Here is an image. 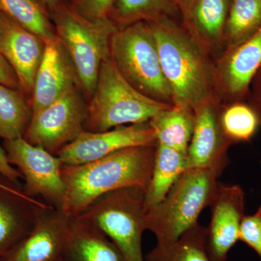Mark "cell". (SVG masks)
Returning <instances> with one entry per match:
<instances>
[{
  "label": "cell",
  "instance_id": "obj_11",
  "mask_svg": "<svg viewBox=\"0 0 261 261\" xmlns=\"http://www.w3.org/2000/svg\"><path fill=\"white\" fill-rule=\"evenodd\" d=\"M245 196L240 185L220 184L211 207L206 234V249L211 261H226L228 252L239 241L245 216Z\"/></svg>",
  "mask_w": 261,
  "mask_h": 261
},
{
  "label": "cell",
  "instance_id": "obj_12",
  "mask_svg": "<svg viewBox=\"0 0 261 261\" xmlns=\"http://www.w3.org/2000/svg\"><path fill=\"white\" fill-rule=\"evenodd\" d=\"M45 48L42 38L0 12V51L16 73L20 90L30 99Z\"/></svg>",
  "mask_w": 261,
  "mask_h": 261
},
{
  "label": "cell",
  "instance_id": "obj_28",
  "mask_svg": "<svg viewBox=\"0 0 261 261\" xmlns=\"http://www.w3.org/2000/svg\"><path fill=\"white\" fill-rule=\"evenodd\" d=\"M239 240L256 252L261 261V205L255 214L244 216Z\"/></svg>",
  "mask_w": 261,
  "mask_h": 261
},
{
  "label": "cell",
  "instance_id": "obj_4",
  "mask_svg": "<svg viewBox=\"0 0 261 261\" xmlns=\"http://www.w3.org/2000/svg\"><path fill=\"white\" fill-rule=\"evenodd\" d=\"M221 175L209 168H189L159 204L147 215V230L157 243H171L198 223L202 211L214 200Z\"/></svg>",
  "mask_w": 261,
  "mask_h": 261
},
{
  "label": "cell",
  "instance_id": "obj_7",
  "mask_svg": "<svg viewBox=\"0 0 261 261\" xmlns=\"http://www.w3.org/2000/svg\"><path fill=\"white\" fill-rule=\"evenodd\" d=\"M146 189L125 187L101 196L78 215L95 225L126 261H145L142 235L147 231Z\"/></svg>",
  "mask_w": 261,
  "mask_h": 261
},
{
  "label": "cell",
  "instance_id": "obj_3",
  "mask_svg": "<svg viewBox=\"0 0 261 261\" xmlns=\"http://www.w3.org/2000/svg\"><path fill=\"white\" fill-rule=\"evenodd\" d=\"M172 106L147 97L132 87L110 56L101 65L95 89L87 104L84 130L102 132L147 123Z\"/></svg>",
  "mask_w": 261,
  "mask_h": 261
},
{
  "label": "cell",
  "instance_id": "obj_18",
  "mask_svg": "<svg viewBox=\"0 0 261 261\" xmlns=\"http://www.w3.org/2000/svg\"><path fill=\"white\" fill-rule=\"evenodd\" d=\"M58 261H126L118 247L95 225L70 217L64 249Z\"/></svg>",
  "mask_w": 261,
  "mask_h": 261
},
{
  "label": "cell",
  "instance_id": "obj_33",
  "mask_svg": "<svg viewBox=\"0 0 261 261\" xmlns=\"http://www.w3.org/2000/svg\"><path fill=\"white\" fill-rule=\"evenodd\" d=\"M47 7L49 12L61 5L68 4V0H42Z\"/></svg>",
  "mask_w": 261,
  "mask_h": 261
},
{
  "label": "cell",
  "instance_id": "obj_30",
  "mask_svg": "<svg viewBox=\"0 0 261 261\" xmlns=\"http://www.w3.org/2000/svg\"><path fill=\"white\" fill-rule=\"evenodd\" d=\"M0 175L14 185H18L23 177L18 170L15 169L8 161L5 149L0 146Z\"/></svg>",
  "mask_w": 261,
  "mask_h": 261
},
{
  "label": "cell",
  "instance_id": "obj_13",
  "mask_svg": "<svg viewBox=\"0 0 261 261\" xmlns=\"http://www.w3.org/2000/svg\"><path fill=\"white\" fill-rule=\"evenodd\" d=\"M261 68V29L244 42L226 49L214 67L215 84L231 103L243 102Z\"/></svg>",
  "mask_w": 261,
  "mask_h": 261
},
{
  "label": "cell",
  "instance_id": "obj_20",
  "mask_svg": "<svg viewBox=\"0 0 261 261\" xmlns=\"http://www.w3.org/2000/svg\"><path fill=\"white\" fill-rule=\"evenodd\" d=\"M187 168V152L158 144L152 176L146 192L149 209L157 205L165 198Z\"/></svg>",
  "mask_w": 261,
  "mask_h": 261
},
{
  "label": "cell",
  "instance_id": "obj_2",
  "mask_svg": "<svg viewBox=\"0 0 261 261\" xmlns=\"http://www.w3.org/2000/svg\"><path fill=\"white\" fill-rule=\"evenodd\" d=\"M159 51L163 74L173 95V106L195 111L214 100V67L207 51L192 37L185 25L171 18L147 22Z\"/></svg>",
  "mask_w": 261,
  "mask_h": 261
},
{
  "label": "cell",
  "instance_id": "obj_15",
  "mask_svg": "<svg viewBox=\"0 0 261 261\" xmlns=\"http://www.w3.org/2000/svg\"><path fill=\"white\" fill-rule=\"evenodd\" d=\"M70 217L51 206L41 207L34 227L0 261H58L64 249Z\"/></svg>",
  "mask_w": 261,
  "mask_h": 261
},
{
  "label": "cell",
  "instance_id": "obj_24",
  "mask_svg": "<svg viewBox=\"0 0 261 261\" xmlns=\"http://www.w3.org/2000/svg\"><path fill=\"white\" fill-rule=\"evenodd\" d=\"M0 12L45 42L56 37L50 12L42 0H0Z\"/></svg>",
  "mask_w": 261,
  "mask_h": 261
},
{
  "label": "cell",
  "instance_id": "obj_8",
  "mask_svg": "<svg viewBox=\"0 0 261 261\" xmlns=\"http://www.w3.org/2000/svg\"><path fill=\"white\" fill-rule=\"evenodd\" d=\"M4 149L10 164L18 168L24 178V192L61 209L65 187L61 159L42 147L29 143L23 137L5 141Z\"/></svg>",
  "mask_w": 261,
  "mask_h": 261
},
{
  "label": "cell",
  "instance_id": "obj_10",
  "mask_svg": "<svg viewBox=\"0 0 261 261\" xmlns=\"http://www.w3.org/2000/svg\"><path fill=\"white\" fill-rule=\"evenodd\" d=\"M149 122L116 127L102 132L84 130L74 141L57 153L63 165L84 164L121 149L156 143Z\"/></svg>",
  "mask_w": 261,
  "mask_h": 261
},
{
  "label": "cell",
  "instance_id": "obj_14",
  "mask_svg": "<svg viewBox=\"0 0 261 261\" xmlns=\"http://www.w3.org/2000/svg\"><path fill=\"white\" fill-rule=\"evenodd\" d=\"M221 108L214 99L194 111L195 126L187 152L188 168H209L221 175L227 166L231 144L221 128Z\"/></svg>",
  "mask_w": 261,
  "mask_h": 261
},
{
  "label": "cell",
  "instance_id": "obj_32",
  "mask_svg": "<svg viewBox=\"0 0 261 261\" xmlns=\"http://www.w3.org/2000/svg\"><path fill=\"white\" fill-rule=\"evenodd\" d=\"M252 94L250 96V101L249 105L256 113L260 126H261V68L257 72L256 75L252 81Z\"/></svg>",
  "mask_w": 261,
  "mask_h": 261
},
{
  "label": "cell",
  "instance_id": "obj_27",
  "mask_svg": "<svg viewBox=\"0 0 261 261\" xmlns=\"http://www.w3.org/2000/svg\"><path fill=\"white\" fill-rule=\"evenodd\" d=\"M221 128L230 143L249 142L260 126L256 113L244 102L231 103L221 108Z\"/></svg>",
  "mask_w": 261,
  "mask_h": 261
},
{
  "label": "cell",
  "instance_id": "obj_17",
  "mask_svg": "<svg viewBox=\"0 0 261 261\" xmlns=\"http://www.w3.org/2000/svg\"><path fill=\"white\" fill-rule=\"evenodd\" d=\"M47 206L15 187L0 188V259L29 234L39 209Z\"/></svg>",
  "mask_w": 261,
  "mask_h": 261
},
{
  "label": "cell",
  "instance_id": "obj_23",
  "mask_svg": "<svg viewBox=\"0 0 261 261\" xmlns=\"http://www.w3.org/2000/svg\"><path fill=\"white\" fill-rule=\"evenodd\" d=\"M207 228L197 223L171 243L159 244L145 261H211L206 249Z\"/></svg>",
  "mask_w": 261,
  "mask_h": 261
},
{
  "label": "cell",
  "instance_id": "obj_21",
  "mask_svg": "<svg viewBox=\"0 0 261 261\" xmlns=\"http://www.w3.org/2000/svg\"><path fill=\"white\" fill-rule=\"evenodd\" d=\"M159 145L187 152L195 126L193 111L172 106L149 121Z\"/></svg>",
  "mask_w": 261,
  "mask_h": 261
},
{
  "label": "cell",
  "instance_id": "obj_31",
  "mask_svg": "<svg viewBox=\"0 0 261 261\" xmlns=\"http://www.w3.org/2000/svg\"><path fill=\"white\" fill-rule=\"evenodd\" d=\"M0 84L20 90L16 73L3 56L1 51H0Z\"/></svg>",
  "mask_w": 261,
  "mask_h": 261
},
{
  "label": "cell",
  "instance_id": "obj_25",
  "mask_svg": "<svg viewBox=\"0 0 261 261\" xmlns=\"http://www.w3.org/2000/svg\"><path fill=\"white\" fill-rule=\"evenodd\" d=\"M178 10L176 0H116L110 18L120 28L137 22L171 18Z\"/></svg>",
  "mask_w": 261,
  "mask_h": 261
},
{
  "label": "cell",
  "instance_id": "obj_26",
  "mask_svg": "<svg viewBox=\"0 0 261 261\" xmlns=\"http://www.w3.org/2000/svg\"><path fill=\"white\" fill-rule=\"evenodd\" d=\"M261 29V0H231L224 43L227 48L244 42Z\"/></svg>",
  "mask_w": 261,
  "mask_h": 261
},
{
  "label": "cell",
  "instance_id": "obj_34",
  "mask_svg": "<svg viewBox=\"0 0 261 261\" xmlns=\"http://www.w3.org/2000/svg\"><path fill=\"white\" fill-rule=\"evenodd\" d=\"M194 0H176V4L178 10L181 12V14L185 13V11L188 9L189 7L193 3Z\"/></svg>",
  "mask_w": 261,
  "mask_h": 261
},
{
  "label": "cell",
  "instance_id": "obj_16",
  "mask_svg": "<svg viewBox=\"0 0 261 261\" xmlns=\"http://www.w3.org/2000/svg\"><path fill=\"white\" fill-rule=\"evenodd\" d=\"M80 87L69 55L59 38L46 42L45 51L34 80L32 114L56 102L70 89Z\"/></svg>",
  "mask_w": 261,
  "mask_h": 261
},
{
  "label": "cell",
  "instance_id": "obj_9",
  "mask_svg": "<svg viewBox=\"0 0 261 261\" xmlns=\"http://www.w3.org/2000/svg\"><path fill=\"white\" fill-rule=\"evenodd\" d=\"M80 87L70 89L56 102L32 114L23 138L57 154L84 130L87 104Z\"/></svg>",
  "mask_w": 261,
  "mask_h": 261
},
{
  "label": "cell",
  "instance_id": "obj_6",
  "mask_svg": "<svg viewBox=\"0 0 261 261\" xmlns=\"http://www.w3.org/2000/svg\"><path fill=\"white\" fill-rule=\"evenodd\" d=\"M110 56L132 87L152 99L173 105L172 92L163 74L155 39L147 22L117 29L111 38Z\"/></svg>",
  "mask_w": 261,
  "mask_h": 261
},
{
  "label": "cell",
  "instance_id": "obj_22",
  "mask_svg": "<svg viewBox=\"0 0 261 261\" xmlns=\"http://www.w3.org/2000/svg\"><path fill=\"white\" fill-rule=\"evenodd\" d=\"M32 117V106L25 94L0 84V138L8 141L23 137Z\"/></svg>",
  "mask_w": 261,
  "mask_h": 261
},
{
  "label": "cell",
  "instance_id": "obj_1",
  "mask_svg": "<svg viewBox=\"0 0 261 261\" xmlns=\"http://www.w3.org/2000/svg\"><path fill=\"white\" fill-rule=\"evenodd\" d=\"M157 145L156 142L121 149L84 164L63 165L65 194L61 210L74 217L108 192L130 187L147 190Z\"/></svg>",
  "mask_w": 261,
  "mask_h": 261
},
{
  "label": "cell",
  "instance_id": "obj_19",
  "mask_svg": "<svg viewBox=\"0 0 261 261\" xmlns=\"http://www.w3.org/2000/svg\"><path fill=\"white\" fill-rule=\"evenodd\" d=\"M230 2L194 0L182 14L185 28L207 53L224 43Z\"/></svg>",
  "mask_w": 261,
  "mask_h": 261
},
{
  "label": "cell",
  "instance_id": "obj_35",
  "mask_svg": "<svg viewBox=\"0 0 261 261\" xmlns=\"http://www.w3.org/2000/svg\"><path fill=\"white\" fill-rule=\"evenodd\" d=\"M8 185H5V184L1 183L0 182V188H5V187H8Z\"/></svg>",
  "mask_w": 261,
  "mask_h": 261
},
{
  "label": "cell",
  "instance_id": "obj_5",
  "mask_svg": "<svg viewBox=\"0 0 261 261\" xmlns=\"http://www.w3.org/2000/svg\"><path fill=\"white\" fill-rule=\"evenodd\" d=\"M57 37L74 66L80 88L90 99L101 65L110 56V44L118 25L111 18L89 20L72 9L69 3L51 10Z\"/></svg>",
  "mask_w": 261,
  "mask_h": 261
},
{
  "label": "cell",
  "instance_id": "obj_29",
  "mask_svg": "<svg viewBox=\"0 0 261 261\" xmlns=\"http://www.w3.org/2000/svg\"><path fill=\"white\" fill-rule=\"evenodd\" d=\"M116 0H71L72 9L89 20L110 18Z\"/></svg>",
  "mask_w": 261,
  "mask_h": 261
}]
</instances>
